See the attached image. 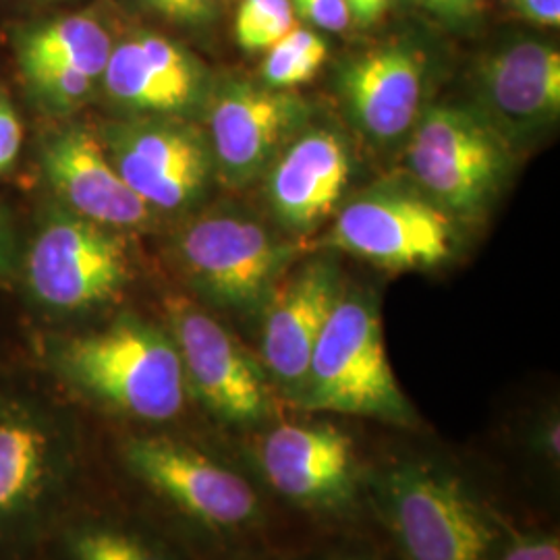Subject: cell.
<instances>
[{
	"mask_svg": "<svg viewBox=\"0 0 560 560\" xmlns=\"http://www.w3.org/2000/svg\"><path fill=\"white\" fill-rule=\"evenodd\" d=\"M405 162L428 200L455 221H474L501 194L513 150L480 113L432 106L409 131Z\"/></svg>",
	"mask_w": 560,
	"mask_h": 560,
	"instance_id": "obj_4",
	"label": "cell"
},
{
	"mask_svg": "<svg viewBox=\"0 0 560 560\" xmlns=\"http://www.w3.org/2000/svg\"><path fill=\"white\" fill-rule=\"evenodd\" d=\"M113 40L101 21L90 15H67L25 32L18 44L21 71L67 67L102 80Z\"/></svg>",
	"mask_w": 560,
	"mask_h": 560,
	"instance_id": "obj_20",
	"label": "cell"
},
{
	"mask_svg": "<svg viewBox=\"0 0 560 560\" xmlns=\"http://www.w3.org/2000/svg\"><path fill=\"white\" fill-rule=\"evenodd\" d=\"M46 360L81 397L145 423L175 420L189 393L168 330L129 314L48 342Z\"/></svg>",
	"mask_w": 560,
	"mask_h": 560,
	"instance_id": "obj_2",
	"label": "cell"
},
{
	"mask_svg": "<svg viewBox=\"0 0 560 560\" xmlns=\"http://www.w3.org/2000/svg\"><path fill=\"white\" fill-rule=\"evenodd\" d=\"M295 402L307 411L374 418L400 428L418 423L390 368L381 310L370 293L345 287L312 351Z\"/></svg>",
	"mask_w": 560,
	"mask_h": 560,
	"instance_id": "obj_3",
	"label": "cell"
},
{
	"mask_svg": "<svg viewBox=\"0 0 560 560\" xmlns=\"http://www.w3.org/2000/svg\"><path fill=\"white\" fill-rule=\"evenodd\" d=\"M23 127L7 94L0 92V175L7 173L20 156Z\"/></svg>",
	"mask_w": 560,
	"mask_h": 560,
	"instance_id": "obj_27",
	"label": "cell"
},
{
	"mask_svg": "<svg viewBox=\"0 0 560 560\" xmlns=\"http://www.w3.org/2000/svg\"><path fill=\"white\" fill-rule=\"evenodd\" d=\"M55 536L65 560H171L138 534L102 521L62 520Z\"/></svg>",
	"mask_w": 560,
	"mask_h": 560,
	"instance_id": "obj_21",
	"label": "cell"
},
{
	"mask_svg": "<svg viewBox=\"0 0 560 560\" xmlns=\"http://www.w3.org/2000/svg\"><path fill=\"white\" fill-rule=\"evenodd\" d=\"M480 115L506 140L536 136L560 115V52L552 44L517 40L488 52L476 75Z\"/></svg>",
	"mask_w": 560,
	"mask_h": 560,
	"instance_id": "obj_15",
	"label": "cell"
},
{
	"mask_svg": "<svg viewBox=\"0 0 560 560\" xmlns=\"http://www.w3.org/2000/svg\"><path fill=\"white\" fill-rule=\"evenodd\" d=\"M264 175L266 198L280 226L307 235L337 210L351 175V156L337 131L303 129Z\"/></svg>",
	"mask_w": 560,
	"mask_h": 560,
	"instance_id": "obj_17",
	"label": "cell"
},
{
	"mask_svg": "<svg viewBox=\"0 0 560 560\" xmlns=\"http://www.w3.org/2000/svg\"><path fill=\"white\" fill-rule=\"evenodd\" d=\"M102 80L108 98L133 117L187 119L206 108L212 92L200 60L150 32L113 44Z\"/></svg>",
	"mask_w": 560,
	"mask_h": 560,
	"instance_id": "obj_13",
	"label": "cell"
},
{
	"mask_svg": "<svg viewBox=\"0 0 560 560\" xmlns=\"http://www.w3.org/2000/svg\"><path fill=\"white\" fill-rule=\"evenodd\" d=\"M546 446L550 451V455L555 453V457H559V425H550L546 432Z\"/></svg>",
	"mask_w": 560,
	"mask_h": 560,
	"instance_id": "obj_32",
	"label": "cell"
},
{
	"mask_svg": "<svg viewBox=\"0 0 560 560\" xmlns=\"http://www.w3.org/2000/svg\"><path fill=\"white\" fill-rule=\"evenodd\" d=\"M425 71L416 52L382 46L349 60L339 75L340 101L368 140L393 143L413 129L421 115Z\"/></svg>",
	"mask_w": 560,
	"mask_h": 560,
	"instance_id": "obj_19",
	"label": "cell"
},
{
	"mask_svg": "<svg viewBox=\"0 0 560 560\" xmlns=\"http://www.w3.org/2000/svg\"><path fill=\"white\" fill-rule=\"evenodd\" d=\"M127 471L189 520L235 529L260 513L254 488L187 442L166 434H133L120 442Z\"/></svg>",
	"mask_w": 560,
	"mask_h": 560,
	"instance_id": "obj_10",
	"label": "cell"
},
{
	"mask_svg": "<svg viewBox=\"0 0 560 560\" xmlns=\"http://www.w3.org/2000/svg\"><path fill=\"white\" fill-rule=\"evenodd\" d=\"M166 318L187 388L208 411L235 423L268 418L272 400L264 368L226 326L185 298L166 300Z\"/></svg>",
	"mask_w": 560,
	"mask_h": 560,
	"instance_id": "obj_12",
	"label": "cell"
},
{
	"mask_svg": "<svg viewBox=\"0 0 560 560\" xmlns=\"http://www.w3.org/2000/svg\"><path fill=\"white\" fill-rule=\"evenodd\" d=\"M42 171L67 210L113 231L141 229L154 210L122 180L101 136L67 127L42 145Z\"/></svg>",
	"mask_w": 560,
	"mask_h": 560,
	"instance_id": "obj_16",
	"label": "cell"
},
{
	"mask_svg": "<svg viewBox=\"0 0 560 560\" xmlns=\"http://www.w3.org/2000/svg\"><path fill=\"white\" fill-rule=\"evenodd\" d=\"M342 291L339 261L326 256L289 270L261 307V363L293 399Z\"/></svg>",
	"mask_w": 560,
	"mask_h": 560,
	"instance_id": "obj_14",
	"label": "cell"
},
{
	"mask_svg": "<svg viewBox=\"0 0 560 560\" xmlns=\"http://www.w3.org/2000/svg\"><path fill=\"white\" fill-rule=\"evenodd\" d=\"M506 4L521 20L546 27H559L560 0H506Z\"/></svg>",
	"mask_w": 560,
	"mask_h": 560,
	"instance_id": "obj_28",
	"label": "cell"
},
{
	"mask_svg": "<svg viewBox=\"0 0 560 560\" xmlns=\"http://www.w3.org/2000/svg\"><path fill=\"white\" fill-rule=\"evenodd\" d=\"M322 245L384 270H428L455 256L457 226L423 194L376 187L340 208Z\"/></svg>",
	"mask_w": 560,
	"mask_h": 560,
	"instance_id": "obj_8",
	"label": "cell"
},
{
	"mask_svg": "<svg viewBox=\"0 0 560 560\" xmlns=\"http://www.w3.org/2000/svg\"><path fill=\"white\" fill-rule=\"evenodd\" d=\"M390 2L393 0H360L355 11L351 13V21L360 27H370L390 9Z\"/></svg>",
	"mask_w": 560,
	"mask_h": 560,
	"instance_id": "obj_31",
	"label": "cell"
},
{
	"mask_svg": "<svg viewBox=\"0 0 560 560\" xmlns=\"http://www.w3.org/2000/svg\"><path fill=\"white\" fill-rule=\"evenodd\" d=\"M295 27L291 0H241L235 18V40L247 52L275 46Z\"/></svg>",
	"mask_w": 560,
	"mask_h": 560,
	"instance_id": "obj_23",
	"label": "cell"
},
{
	"mask_svg": "<svg viewBox=\"0 0 560 560\" xmlns=\"http://www.w3.org/2000/svg\"><path fill=\"white\" fill-rule=\"evenodd\" d=\"M328 57V44L316 32L293 27L266 50L261 62V83L291 90L312 80Z\"/></svg>",
	"mask_w": 560,
	"mask_h": 560,
	"instance_id": "obj_22",
	"label": "cell"
},
{
	"mask_svg": "<svg viewBox=\"0 0 560 560\" xmlns=\"http://www.w3.org/2000/svg\"><path fill=\"white\" fill-rule=\"evenodd\" d=\"M291 7L301 20L330 34H340L351 25L347 0H291Z\"/></svg>",
	"mask_w": 560,
	"mask_h": 560,
	"instance_id": "obj_25",
	"label": "cell"
},
{
	"mask_svg": "<svg viewBox=\"0 0 560 560\" xmlns=\"http://www.w3.org/2000/svg\"><path fill=\"white\" fill-rule=\"evenodd\" d=\"M150 11L180 25H206L217 18L219 0H141Z\"/></svg>",
	"mask_w": 560,
	"mask_h": 560,
	"instance_id": "obj_26",
	"label": "cell"
},
{
	"mask_svg": "<svg viewBox=\"0 0 560 560\" xmlns=\"http://www.w3.org/2000/svg\"><path fill=\"white\" fill-rule=\"evenodd\" d=\"M382 497L407 560H486L499 536L481 502L441 469L399 465Z\"/></svg>",
	"mask_w": 560,
	"mask_h": 560,
	"instance_id": "obj_7",
	"label": "cell"
},
{
	"mask_svg": "<svg viewBox=\"0 0 560 560\" xmlns=\"http://www.w3.org/2000/svg\"><path fill=\"white\" fill-rule=\"evenodd\" d=\"M502 560H560L559 538H525L513 544Z\"/></svg>",
	"mask_w": 560,
	"mask_h": 560,
	"instance_id": "obj_29",
	"label": "cell"
},
{
	"mask_svg": "<svg viewBox=\"0 0 560 560\" xmlns=\"http://www.w3.org/2000/svg\"><path fill=\"white\" fill-rule=\"evenodd\" d=\"M206 110L214 168L229 187L260 179L312 115L300 94L245 80L212 88Z\"/></svg>",
	"mask_w": 560,
	"mask_h": 560,
	"instance_id": "obj_11",
	"label": "cell"
},
{
	"mask_svg": "<svg viewBox=\"0 0 560 560\" xmlns=\"http://www.w3.org/2000/svg\"><path fill=\"white\" fill-rule=\"evenodd\" d=\"M81 441L42 402L0 397V560H30L67 517Z\"/></svg>",
	"mask_w": 560,
	"mask_h": 560,
	"instance_id": "obj_1",
	"label": "cell"
},
{
	"mask_svg": "<svg viewBox=\"0 0 560 560\" xmlns=\"http://www.w3.org/2000/svg\"><path fill=\"white\" fill-rule=\"evenodd\" d=\"M266 480L301 504L339 506L355 490V444L330 423H282L260 446Z\"/></svg>",
	"mask_w": 560,
	"mask_h": 560,
	"instance_id": "obj_18",
	"label": "cell"
},
{
	"mask_svg": "<svg viewBox=\"0 0 560 560\" xmlns=\"http://www.w3.org/2000/svg\"><path fill=\"white\" fill-rule=\"evenodd\" d=\"M347 4H349V13H353V11H355V7L360 4V0H347Z\"/></svg>",
	"mask_w": 560,
	"mask_h": 560,
	"instance_id": "obj_33",
	"label": "cell"
},
{
	"mask_svg": "<svg viewBox=\"0 0 560 560\" xmlns=\"http://www.w3.org/2000/svg\"><path fill=\"white\" fill-rule=\"evenodd\" d=\"M300 252L298 243L237 210L206 212L177 237V258L194 289L241 314L261 312Z\"/></svg>",
	"mask_w": 560,
	"mask_h": 560,
	"instance_id": "obj_5",
	"label": "cell"
},
{
	"mask_svg": "<svg viewBox=\"0 0 560 560\" xmlns=\"http://www.w3.org/2000/svg\"><path fill=\"white\" fill-rule=\"evenodd\" d=\"M131 268L119 233L71 210H55L30 247L25 279L52 314H83L117 300Z\"/></svg>",
	"mask_w": 560,
	"mask_h": 560,
	"instance_id": "obj_6",
	"label": "cell"
},
{
	"mask_svg": "<svg viewBox=\"0 0 560 560\" xmlns=\"http://www.w3.org/2000/svg\"><path fill=\"white\" fill-rule=\"evenodd\" d=\"M416 2L432 15L448 23L471 20L480 9V0H416Z\"/></svg>",
	"mask_w": 560,
	"mask_h": 560,
	"instance_id": "obj_30",
	"label": "cell"
},
{
	"mask_svg": "<svg viewBox=\"0 0 560 560\" xmlns=\"http://www.w3.org/2000/svg\"><path fill=\"white\" fill-rule=\"evenodd\" d=\"M30 92L50 113H69L88 101L96 80L67 67H38L23 71Z\"/></svg>",
	"mask_w": 560,
	"mask_h": 560,
	"instance_id": "obj_24",
	"label": "cell"
},
{
	"mask_svg": "<svg viewBox=\"0 0 560 560\" xmlns=\"http://www.w3.org/2000/svg\"><path fill=\"white\" fill-rule=\"evenodd\" d=\"M122 180L154 212H180L206 196L217 175L208 136L187 119L133 117L102 129Z\"/></svg>",
	"mask_w": 560,
	"mask_h": 560,
	"instance_id": "obj_9",
	"label": "cell"
}]
</instances>
